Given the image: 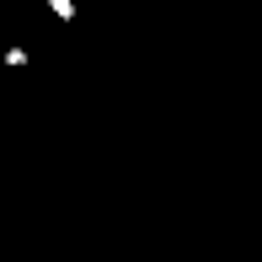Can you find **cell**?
<instances>
[{"mask_svg":"<svg viewBox=\"0 0 262 262\" xmlns=\"http://www.w3.org/2000/svg\"><path fill=\"white\" fill-rule=\"evenodd\" d=\"M49 11H54L59 21H75V0H49Z\"/></svg>","mask_w":262,"mask_h":262,"instance_id":"obj_1","label":"cell"}]
</instances>
